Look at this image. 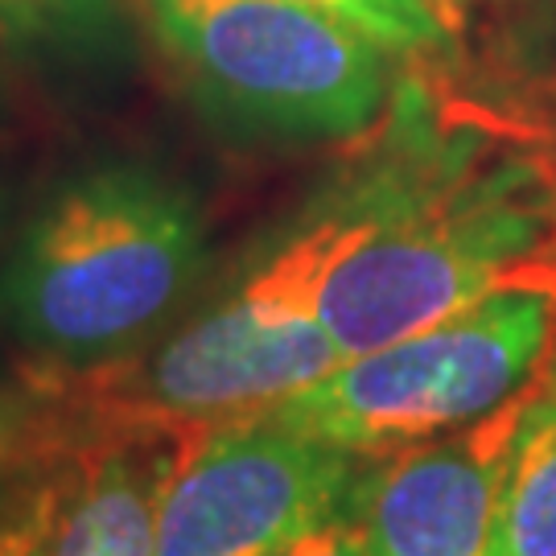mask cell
Wrapping results in <instances>:
<instances>
[{
    "mask_svg": "<svg viewBox=\"0 0 556 556\" xmlns=\"http://www.w3.org/2000/svg\"><path fill=\"white\" fill-rule=\"evenodd\" d=\"M321 248L301 223L243 264L227 289L140 355L71 379L38 376L75 429L194 433L273 404L346 363L318 321Z\"/></svg>",
    "mask_w": 556,
    "mask_h": 556,
    "instance_id": "3",
    "label": "cell"
},
{
    "mask_svg": "<svg viewBox=\"0 0 556 556\" xmlns=\"http://www.w3.org/2000/svg\"><path fill=\"white\" fill-rule=\"evenodd\" d=\"M0 108H4V83H0Z\"/></svg>",
    "mask_w": 556,
    "mask_h": 556,
    "instance_id": "14",
    "label": "cell"
},
{
    "mask_svg": "<svg viewBox=\"0 0 556 556\" xmlns=\"http://www.w3.org/2000/svg\"><path fill=\"white\" fill-rule=\"evenodd\" d=\"M211 268L190 186L149 161L83 165L41 199L0 273V330L34 376L71 379L153 346Z\"/></svg>",
    "mask_w": 556,
    "mask_h": 556,
    "instance_id": "2",
    "label": "cell"
},
{
    "mask_svg": "<svg viewBox=\"0 0 556 556\" xmlns=\"http://www.w3.org/2000/svg\"><path fill=\"white\" fill-rule=\"evenodd\" d=\"M280 556H367V544H363V532L355 528V519L338 516L334 523L318 528L314 536L298 540Z\"/></svg>",
    "mask_w": 556,
    "mask_h": 556,
    "instance_id": "13",
    "label": "cell"
},
{
    "mask_svg": "<svg viewBox=\"0 0 556 556\" xmlns=\"http://www.w3.org/2000/svg\"><path fill=\"white\" fill-rule=\"evenodd\" d=\"M358 29L392 59H433L454 41V4L445 0H293Z\"/></svg>",
    "mask_w": 556,
    "mask_h": 556,
    "instance_id": "11",
    "label": "cell"
},
{
    "mask_svg": "<svg viewBox=\"0 0 556 556\" xmlns=\"http://www.w3.org/2000/svg\"><path fill=\"white\" fill-rule=\"evenodd\" d=\"M0 50L46 75H116L137 59L128 0H0Z\"/></svg>",
    "mask_w": 556,
    "mask_h": 556,
    "instance_id": "9",
    "label": "cell"
},
{
    "mask_svg": "<svg viewBox=\"0 0 556 556\" xmlns=\"http://www.w3.org/2000/svg\"><path fill=\"white\" fill-rule=\"evenodd\" d=\"M486 556H556V388L523 404Z\"/></svg>",
    "mask_w": 556,
    "mask_h": 556,
    "instance_id": "10",
    "label": "cell"
},
{
    "mask_svg": "<svg viewBox=\"0 0 556 556\" xmlns=\"http://www.w3.org/2000/svg\"><path fill=\"white\" fill-rule=\"evenodd\" d=\"M178 445L161 429H75L25 495L21 556H157Z\"/></svg>",
    "mask_w": 556,
    "mask_h": 556,
    "instance_id": "8",
    "label": "cell"
},
{
    "mask_svg": "<svg viewBox=\"0 0 556 556\" xmlns=\"http://www.w3.org/2000/svg\"><path fill=\"white\" fill-rule=\"evenodd\" d=\"M556 330V289H507L420 334L351 355L268 408L351 454H396L450 438L528 392Z\"/></svg>",
    "mask_w": 556,
    "mask_h": 556,
    "instance_id": "5",
    "label": "cell"
},
{
    "mask_svg": "<svg viewBox=\"0 0 556 556\" xmlns=\"http://www.w3.org/2000/svg\"><path fill=\"white\" fill-rule=\"evenodd\" d=\"M445 4H454V9H457V4H466V0H445Z\"/></svg>",
    "mask_w": 556,
    "mask_h": 556,
    "instance_id": "15",
    "label": "cell"
},
{
    "mask_svg": "<svg viewBox=\"0 0 556 556\" xmlns=\"http://www.w3.org/2000/svg\"><path fill=\"white\" fill-rule=\"evenodd\" d=\"M66 441V417L59 396L41 383H17L0 376V498L4 491L29 478L46 457H54Z\"/></svg>",
    "mask_w": 556,
    "mask_h": 556,
    "instance_id": "12",
    "label": "cell"
},
{
    "mask_svg": "<svg viewBox=\"0 0 556 556\" xmlns=\"http://www.w3.org/2000/svg\"><path fill=\"white\" fill-rule=\"evenodd\" d=\"M202 116L236 137L342 140L396 100V59L293 0H128Z\"/></svg>",
    "mask_w": 556,
    "mask_h": 556,
    "instance_id": "4",
    "label": "cell"
},
{
    "mask_svg": "<svg viewBox=\"0 0 556 556\" xmlns=\"http://www.w3.org/2000/svg\"><path fill=\"white\" fill-rule=\"evenodd\" d=\"M396 116L383 153L301 215L326 252L314 309L346 358L507 289H556L553 206L536 165H482L475 149L445 144L420 87L400 91Z\"/></svg>",
    "mask_w": 556,
    "mask_h": 556,
    "instance_id": "1",
    "label": "cell"
},
{
    "mask_svg": "<svg viewBox=\"0 0 556 556\" xmlns=\"http://www.w3.org/2000/svg\"><path fill=\"white\" fill-rule=\"evenodd\" d=\"M532 392L450 438L383 454L358 470L346 516L367 556H486L498 486Z\"/></svg>",
    "mask_w": 556,
    "mask_h": 556,
    "instance_id": "7",
    "label": "cell"
},
{
    "mask_svg": "<svg viewBox=\"0 0 556 556\" xmlns=\"http://www.w3.org/2000/svg\"><path fill=\"white\" fill-rule=\"evenodd\" d=\"M358 454L268 413L181 433L157 511V556H280L346 516Z\"/></svg>",
    "mask_w": 556,
    "mask_h": 556,
    "instance_id": "6",
    "label": "cell"
}]
</instances>
